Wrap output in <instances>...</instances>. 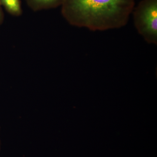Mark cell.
I'll return each instance as SVG.
<instances>
[{"mask_svg": "<svg viewBox=\"0 0 157 157\" xmlns=\"http://www.w3.org/2000/svg\"><path fill=\"white\" fill-rule=\"evenodd\" d=\"M4 21V14L3 13L2 7L0 4V25L2 24Z\"/></svg>", "mask_w": 157, "mask_h": 157, "instance_id": "cell-5", "label": "cell"}, {"mask_svg": "<svg viewBox=\"0 0 157 157\" xmlns=\"http://www.w3.org/2000/svg\"><path fill=\"white\" fill-rule=\"evenodd\" d=\"M64 18L71 25L93 31L121 28L128 23L135 0H64Z\"/></svg>", "mask_w": 157, "mask_h": 157, "instance_id": "cell-1", "label": "cell"}, {"mask_svg": "<svg viewBox=\"0 0 157 157\" xmlns=\"http://www.w3.org/2000/svg\"><path fill=\"white\" fill-rule=\"evenodd\" d=\"M0 4L11 15L17 17L22 14L21 0H0Z\"/></svg>", "mask_w": 157, "mask_h": 157, "instance_id": "cell-4", "label": "cell"}, {"mask_svg": "<svg viewBox=\"0 0 157 157\" xmlns=\"http://www.w3.org/2000/svg\"><path fill=\"white\" fill-rule=\"evenodd\" d=\"M33 11H37L55 9L61 6L64 0H25Z\"/></svg>", "mask_w": 157, "mask_h": 157, "instance_id": "cell-3", "label": "cell"}, {"mask_svg": "<svg viewBox=\"0 0 157 157\" xmlns=\"http://www.w3.org/2000/svg\"><path fill=\"white\" fill-rule=\"evenodd\" d=\"M138 33L149 44H157V0H142L132 11Z\"/></svg>", "mask_w": 157, "mask_h": 157, "instance_id": "cell-2", "label": "cell"}]
</instances>
